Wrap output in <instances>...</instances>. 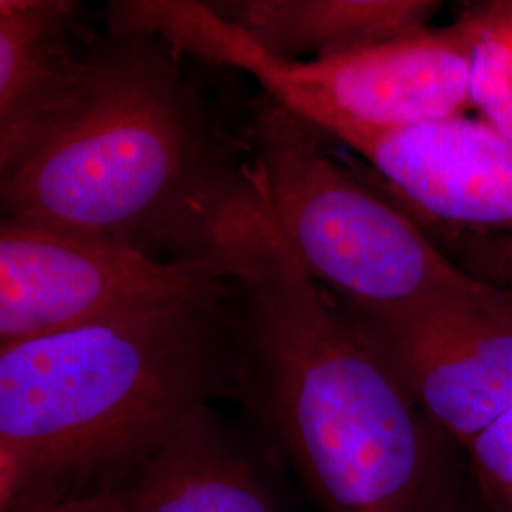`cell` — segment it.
<instances>
[{"label": "cell", "mask_w": 512, "mask_h": 512, "mask_svg": "<svg viewBox=\"0 0 512 512\" xmlns=\"http://www.w3.org/2000/svg\"><path fill=\"white\" fill-rule=\"evenodd\" d=\"M0 219L238 281L274 230L247 141L164 40L109 29L0 177Z\"/></svg>", "instance_id": "6da1fadb"}, {"label": "cell", "mask_w": 512, "mask_h": 512, "mask_svg": "<svg viewBox=\"0 0 512 512\" xmlns=\"http://www.w3.org/2000/svg\"><path fill=\"white\" fill-rule=\"evenodd\" d=\"M239 283L241 380L323 512H458L448 435L274 226Z\"/></svg>", "instance_id": "7a4b0ae2"}, {"label": "cell", "mask_w": 512, "mask_h": 512, "mask_svg": "<svg viewBox=\"0 0 512 512\" xmlns=\"http://www.w3.org/2000/svg\"><path fill=\"white\" fill-rule=\"evenodd\" d=\"M239 285L101 317L0 357V444L35 478L137 465L239 389Z\"/></svg>", "instance_id": "3957f363"}, {"label": "cell", "mask_w": 512, "mask_h": 512, "mask_svg": "<svg viewBox=\"0 0 512 512\" xmlns=\"http://www.w3.org/2000/svg\"><path fill=\"white\" fill-rule=\"evenodd\" d=\"M245 141L277 228L311 279L346 310L389 313L480 285L401 205L342 171L317 129L264 93Z\"/></svg>", "instance_id": "277c9868"}, {"label": "cell", "mask_w": 512, "mask_h": 512, "mask_svg": "<svg viewBox=\"0 0 512 512\" xmlns=\"http://www.w3.org/2000/svg\"><path fill=\"white\" fill-rule=\"evenodd\" d=\"M107 27L164 40L175 54L238 69L319 133H384L469 109L467 46L456 23L348 54L281 59L266 54L209 2H112Z\"/></svg>", "instance_id": "5b68a950"}, {"label": "cell", "mask_w": 512, "mask_h": 512, "mask_svg": "<svg viewBox=\"0 0 512 512\" xmlns=\"http://www.w3.org/2000/svg\"><path fill=\"white\" fill-rule=\"evenodd\" d=\"M348 313L414 403L461 444L512 406V294L480 281L389 313Z\"/></svg>", "instance_id": "8992f818"}, {"label": "cell", "mask_w": 512, "mask_h": 512, "mask_svg": "<svg viewBox=\"0 0 512 512\" xmlns=\"http://www.w3.org/2000/svg\"><path fill=\"white\" fill-rule=\"evenodd\" d=\"M236 287L209 270L0 219V357L120 311Z\"/></svg>", "instance_id": "52a82bcc"}, {"label": "cell", "mask_w": 512, "mask_h": 512, "mask_svg": "<svg viewBox=\"0 0 512 512\" xmlns=\"http://www.w3.org/2000/svg\"><path fill=\"white\" fill-rule=\"evenodd\" d=\"M340 141L391 184L414 219L512 236V141L484 120L461 114Z\"/></svg>", "instance_id": "ba28073f"}, {"label": "cell", "mask_w": 512, "mask_h": 512, "mask_svg": "<svg viewBox=\"0 0 512 512\" xmlns=\"http://www.w3.org/2000/svg\"><path fill=\"white\" fill-rule=\"evenodd\" d=\"M120 492L133 512H281L209 406L137 463Z\"/></svg>", "instance_id": "9c48e42d"}, {"label": "cell", "mask_w": 512, "mask_h": 512, "mask_svg": "<svg viewBox=\"0 0 512 512\" xmlns=\"http://www.w3.org/2000/svg\"><path fill=\"white\" fill-rule=\"evenodd\" d=\"M211 8L281 59L348 54L429 29L435 0H222Z\"/></svg>", "instance_id": "30bf717a"}, {"label": "cell", "mask_w": 512, "mask_h": 512, "mask_svg": "<svg viewBox=\"0 0 512 512\" xmlns=\"http://www.w3.org/2000/svg\"><path fill=\"white\" fill-rule=\"evenodd\" d=\"M74 4L8 0L0 8V177L18 158L73 74Z\"/></svg>", "instance_id": "8fae6325"}, {"label": "cell", "mask_w": 512, "mask_h": 512, "mask_svg": "<svg viewBox=\"0 0 512 512\" xmlns=\"http://www.w3.org/2000/svg\"><path fill=\"white\" fill-rule=\"evenodd\" d=\"M454 23L467 46L469 107L512 141V0L469 4Z\"/></svg>", "instance_id": "7c38bea8"}, {"label": "cell", "mask_w": 512, "mask_h": 512, "mask_svg": "<svg viewBox=\"0 0 512 512\" xmlns=\"http://www.w3.org/2000/svg\"><path fill=\"white\" fill-rule=\"evenodd\" d=\"M418 220L425 234L463 272L512 294V236L463 230L429 220Z\"/></svg>", "instance_id": "4fadbf2b"}, {"label": "cell", "mask_w": 512, "mask_h": 512, "mask_svg": "<svg viewBox=\"0 0 512 512\" xmlns=\"http://www.w3.org/2000/svg\"><path fill=\"white\" fill-rule=\"evenodd\" d=\"M478 486L495 512H512V406L467 444Z\"/></svg>", "instance_id": "5bb4252c"}, {"label": "cell", "mask_w": 512, "mask_h": 512, "mask_svg": "<svg viewBox=\"0 0 512 512\" xmlns=\"http://www.w3.org/2000/svg\"><path fill=\"white\" fill-rule=\"evenodd\" d=\"M37 480L31 467L0 444V512H10L18 507L19 495L23 494L31 482Z\"/></svg>", "instance_id": "9a60e30c"}, {"label": "cell", "mask_w": 512, "mask_h": 512, "mask_svg": "<svg viewBox=\"0 0 512 512\" xmlns=\"http://www.w3.org/2000/svg\"><path fill=\"white\" fill-rule=\"evenodd\" d=\"M10 512H133L122 492H105V494L86 495L76 499H65L55 503H37L14 507Z\"/></svg>", "instance_id": "2e32d148"}]
</instances>
